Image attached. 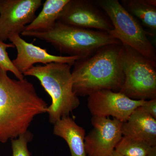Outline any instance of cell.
Here are the masks:
<instances>
[{
  "mask_svg": "<svg viewBox=\"0 0 156 156\" xmlns=\"http://www.w3.org/2000/svg\"><path fill=\"white\" fill-rule=\"evenodd\" d=\"M69 0H47L38 16L26 27L24 31H45L57 22L65 6Z\"/></svg>",
  "mask_w": 156,
  "mask_h": 156,
  "instance_id": "14",
  "label": "cell"
},
{
  "mask_svg": "<svg viewBox=\"0 0 156 156\" xmlns=\"http://www.w3.org/2000/svg\"><path fill=\"white\" fill-rule=\"evenodd\" d=\"M122 44L107 45L73 65V90L78 96L101 90L119 92L124 80Z\"/></svg>",
  "mask_w": 156,
  "mask_h": 156,
  "instance_id": "2",
  "label": "cell"
},
{
  "mask_svg": "<svg viewBox=\"0 0 156 156\" xmlns=\"http://www.w3.org/2000/svg\"><path fill=\"white\" fill-rule=\"evenodd\" d=\"M124 80L120 92L135 100L156 98V61L122 44Z\"/></svg>",
  "mask_w": 156,
  "mask_h": 156,
  "instance_id": "6",
  "label": "cell"
},
{
  "mask_svg": "<svg viewBox=\"0 0 156 156\" xmlns=\"http://www.w3.org/2000/svg\"><path fill=\"white\" fill-rule=\"evenodd\" d=\"M121 5L142 22L146 27L153 31L156 30V7L147 0H122Z\"/></svg>",
  "mask_w": 156,
  "mask_h": 156,
  "instance_id": "15",
  "label": "cell"
},
{
  "mask_svg": "<svg viewBox=\"0 0 156 156\" xmlns=\"http://www.w3.org/2000/svg\"><path fill=\"white\" fill-rule=\"evenodd\" d=\"M53 133L67 143L71 156H87L85 149L86 131L69 116L63 117L54 124Z\"/></svg>",
  "mask_w": 156,
  "mask_h": 156,
  "instance_id": "13",
  "label": "cell"
},
{
  "mask_svg": "<svg viewBox=\"0 0 156 156\" xmlns=\"http://www.w3.org/2000/svg\"><path fill=\"white\" fill-rule=\"evenodd\" d=\"M136 109L156 119V98L145 100L142 105Z\"/></svg>",
  "mask_w": 156,
  "mask_h": 156,
  "instance_id": "19",
  "label": "cell"
},
{
  "mask_svg": "<svg viewBox=\"0 0 156 156\" xmlns=\"http://www.w3.org/2000/svg\"><path fill=\"white\" fill-rule=\"evenodd\" d=\"M146 156H156V146L152 147L149 152Z\"/></svg>",
  "mask_w": 156,
  "mask_h": 156,
  "instance_id": "20",
  "label": "cell"
},
{
  "mask_svg": "<svg viewBox=\"0 0 156 156\" xmlns=\"http://www.w3.org/2000/svg\"><path fill=\"white\" fill-rule=\"evenodd\" d=\"M57 21L79 28L109 32L113 27L95 1L69 0Z\"/></svg>",
  "mask_w": 156,
  "mask_h": 156,
  "instance_id": "7",
  "label": "cell"
},
{
  "mask_svg": "<svg viewBox=\"0 0 156 156\" xmlns=\"http://www.w3.org/2000/svg\"><path fill=\"white\" fill-rule=\"evenodd\" d=\"M42 4L41 0H0V41L22 33Z\"/></svg>",
  "mask_w": 156,
  "mask_h": 156,
  "instance_id": "8",
  "label": "cell"
},
{
  "mask_svg": "<svg viewBox=\"0 0 156 156\" xmlns=\"http://www.w3.org/2000/svg\"><path fill=\"white\" fill-rule=\"evenodd\" d=\"M93 129L85 136L87 156H109L122 137V122L115 118L92 116Z\"/></svg>",
  "mask_w": 156,
  "mask_h": 156,
  "instance_id": "9",
  "label": "cell"
},
{
  "mask_svg": "<svg viewBox=\"0 0 156 156\" xmlns=\"http://www.w3.org/2000/svg\"><path fill=\"white\" fill-rule=\"evenodd\" d=\"M123 136L156 146V119L135 109L122 127Z\"/></svg>",
  "mask_w": 156,
  "mask_h": 156,
  "instance_id": "12",
  "label": "cell"
},
{
  "mask_svg": "<svg viewBox=\"0 0 156 156\" xmlns=\"http://www.w3.org/2000/svg\"><path fill=\"white\" fill-rule=\"evenodd\" d=\"M21 34L47 42L58 52L80 58L90 56L107 45L121 44L107 32L79 28L58 21L49 30L23 31Z\"/></svg>",
  "mask_w": 156,
  "mask_h": 156,
  "instance_id": "3",
  "label": "cell"
},
{
  "mask_svg": "<svg viewBox=\"0 0 156 156\" xmlns=\"http://www.w3.org/2000/svg\"><path fill=\"white\" fill-rule=\"evenodd\" d=\"M145 100H135L120 92L101 90L89 95L88 106L92 116L109 117L124 122Z\"/></svg>",
  "mask_w": 156,
  "mask_h": 156,
  "instance_id": "10",
  "label": "cell"
},
{
  "mask_svg": "<svg viewBox=\"0 0 156 156\" xmlns=\"http://www.w3.org/2000/svg\"><path fill=\"white\" fill-rule=\"evenodd\" d=\"M0 68V142L28 131L35 117L47 113L48 104L27 79L15 80Z\"/></svg>",
  "mask_w": 156,
  "mask_h": 156,
  "instance_id": "1",
  "label": "cell"
},
{
  "mask_svg": "<svg viewBox=\"0 0 156 156\" xmlns=\"http://www.w3.org/2000/svg\"><path fill=\"white\" fill-rule=\"evenodd\" d=\"M10 48H14L12 43L6 44L0 41V68L7 72L12 73L17 80H22L24 79V76L14 66L7 52V49Z\"/></svg>",
  "mask_w": 156,
  "mask_h": 156,
  "instance_id": "17",
  "label": "cell"
},
{
  "mask_svg": "<svg viewBox=\"0 0 156 156\" xmlns=\"http://www.w3.org/2000/svg\"><path fill=\"white\" fill-rule=\"evenodd\" d=\"M109 156H123L121 154H120L118 152V151H116L115 150L113 151V152Z\"/></svg>",
  "mask_w": 156,
  "mask_h": 156,
  "instance_id": "21",
  "label": "cell"
},
{
  "mask_svg": "<svg viewBox=\"0 0 156 156\" xmlns=\"http://www.w3.org/2000/svg\"><path fill=\"white\" fill-rule=\"evenodd\" d=\"M33 138V134L28 131L16 139L11 140L12 156H31L27 146Z\"/></svg>",
  "mask_w": 156,
  "mask_h": 156,
  "instance_id": "18",
  "label": "cell"
},
{
  "mask_svg": "<svg viewBox=\"0 0 156 156\" xmlns=\"http://www.w3.org/2000/svg\"><path fill=\"white\" fill-rule=\"evenodd\" d=\"M97 5L107 14L113 29L109 32L123 44L127 45L144 57L156 61L155 48L148 36L152 34L142 26L118 0H97Z\"/></svg>",
  "mask_w": 156,
  "mask_h": 156,
  "instance_id": "5",
  "label": "cell"
},
{
  "mask_svg": "<svg viewBox=\"0 0 156 156\" xmlns=\"http://www.w3.org/2000/svg\"><path fill=\"white\" fill-rule=\"evenodd\" d=\"M71 66L66 63L53 62L34 66L23 73L24 76L36 78L51 97L52 103L48 107L47 113L49 122L53 125L69 116L80 103L73 90Z\"/></svg>",
  "mask_w": 156,
  "mask_h": 156,
  "instance_id": "4",
  "label": "cell"
},
{
  "mask_svg": "<svg viewBox=\"0 0 156 156\" xmlns=\"http://www.w3.org/2000/svg\"><path fill=\"white\" fill-rule=\"evenodd\" d=\"M17 50L16 58L12 60L14 66L23 74L36 63L46 65L53 62L66 63L72 66L80 59L76 56H56L50 54L46 49L26 41L18 34L13 35L9 38Z\"/></svg>",
  "mask_w": 156,
  "mask_h": 156,
  "instance_id": "11",
  "label": "cell"
},
{
  "mask_svg": "<svg viewBox=\"0 0 156 156\" xmlns=\"http://www.w3.org/2000/svg\"><path fill=\"white\" fill-rule=\"evenodd\" d=\"M152 147L144 141L123 136L115 150L123 156H146Z\"/></svg>",
  "mask_w": 156,
  "mask_h": 156,
  "instance_id": "16",
  "label": "cell"
}]
</instances>
